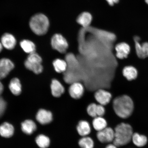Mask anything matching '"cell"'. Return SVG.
Instances as JSON below:
<instances>
[{
    "label": "cell",
    "mask_w": 148,
    "mask_h": 148,
    "mask_svg": "<svg viewBox=\"0 0 148 148\" xmlns=\"http://www.w3.org/2000/svg\"><path fill=\"white\" fill-rule=\"evenodd\" d=\"M113 107L116 115L123 119H127L132 115L134 110V103L130 97L124 95L114 100Z\"/></svg>",
    "instance_id": "obj_1"
},
{
    "label": "cell",
    "mask_w": 148,
    "mask_h": 148,
    "mask_svg": "<svg viewBox=\"0 0 148 148\" xmlns=\"http://www.w3.org/2000/svg\"><path fill=\"white\" fill-rule=\"evenodd\" d=\"M113 144L117 147L128 144L132 140L133 134L132 127L128 124L122 123L116 127Z\"/></svg>",
    "instance_id": "obj_2"
},
{
    "label": "cell",
    "mask_w": 148,
    "mask_h": 148,
    "mask_svg": "<svg viewBox=\"0 0 148 148\" xmlns=\"http://www.w3.org/2000/svg\"><path fill=\"white\" fill-rule=\"evenodd\" d=\"M49 21L47 16L42 14L35 15L31 18L29 25L33 32L38 36L46 34L49 27Z\"/></svg>",
    "instance_id": "obj_3"
},
{
    "label": "cell",
    "mask_w": 148,
    "mask_h": 148,
    "mask_svg": "<svg viewBox=\"0 0 148 148\" xmlns=\"http://www.w3.org/2000/svg\"><path fill=\"white\" fill-rule=\"evenodd\" d=\"M42 61L41 57L36 52L31 53L25 62V66L27 69L35 73L39 74L43 70Z\"/></svg>",
    "instance_id": "obj_4"
},
{
    "label": "cell",
    "mask_w": 148,
    "mask_h": 148,
    "mask_svg": "<svg viewBox=\"0 0 148 148\" xmlns=\"http://www.w3.org/2000/svg\"><path fill=\"white\" fill-rule=\"evenodd\" d=\"M51 44L53 49L61 53H65L68 47L66 39L60 34H55L53 36Z\"/></svg>",
    "instance_id": "obj_5"
},
{
    "label": "cell",
    "mask_w": 148,
    "mask_h": 148,
    "mask_svg": "<svg viewBox=\"0 0 148 148\" xmlns=\"http://www.w3.org/2000/svg\"><path fill=\"white\" fill-rule=\"evenodd\" d=\"M97 136L101 143H107L113 142L114 138V131L110 127H106L104 129L98 131Z\"/></svg>",
    "instance_id": "obj_6"
},
{
    "label": "cell",
    "mask_w": 148,
    "mask_h": 148,
    "mask_svg": "<svg viewBox=\"0 0 148 148\" xmlns=\"http://www.w3.org/2000/svg\"><path fill=\"white\" fill-rule=\"evenodd\" d=\"M14 68L13 63L9 59H1L0 60V79L6 77Z\"/></svg>",
    "instance_id": "obj_7"
},
{
    "label": "cell",
    "mask_w": 148,
    "mask_h": 148,
    "mask_svg": "<svg viewBox=\"0 0 148 148\" xmlns=\"http://www.w3.org/2000/svg\"><path fill=\"white\" fill-rule=\"evenodd\" d=\"M95 97L99 104L104 106L110 102L112 95L110 92L103 90L100 89L95 92Z\"/></svg>",
    "instance_id": "obj_8"
},
{
    "label": "cell",
    "mask_w": 148,
    "mask_h": 148,
    "mask_svg": "<svg viewBox=\"0 0 148 148\" xmlns=\"http://www.w3.org/2000/svg\"><path fill=\"white\" fill-rule=\"evenodd\" d=\"M84 88L83 85L79 82H74L70 86L69 92L71 97L74 99H80L84 93Z\"/></svg>",
    "instance_id": "obj_9"
},
{
    "label": "cell",
    "mask_w": 148,
    "mask_h": 148,
    "mask_svg": "<svg viewBox=\"0 0 148 148\" xmlns=\"http://www.w3.org/2000/svg\"><path fill=\"white\" fill-rule=\"evenodd\" d=\"M36 119L42 125L47 124L52 121V114L50 111L40 109L37 113Z\"/></svg>",
    "instance_id": "obj_10"
},
{
    "label": "cell",
    "mask_w": 148,
    "mask_h": 148,
    "mask_svg": "<svg viewBox=\"0 0 148 148\" xmlns=\"http://www.w3.org/2000/svg\"><path fill=\"white\" fill-rule=\"evenodd\" d=\"M116 56L120 59L127 58L130 51V46L125 42H121L116 45L115 47Z\"/></svg>",
    "instance_id": "obj_11"
},
{
    "label": "cell",
    "mask_w": 148,
    "mask_h": 148,
    "mask_svg": "<svg viewBox=\"0 0 148 148\" xmlns=\"http://www.w3.org/2000/svg\"><path fill=\"white\" fill-rule=\"evenodd\" d=\"M1 43L5 49L12 50L15 46L16 40L12 35L9 33H5L1 37Z\"/></svg>",
    "instance_id": "obj_12"
},
{
    "label": "cell",
    "mask_w": 148,
    "mask_h": 148,
    "mask_svg": "<svg viewBox=\"0 0 148 148\" xmlns=\"http://www.w3.org/2000/svg\"><path fill=\"white\" fill-rule=\"evenodd\" d=\"M135 49L137 55L140 59H144L148 57V42H144L142 44L139 41H134Z\"/></svg>",
    "instance_id": "obj_13"
},
{
    "label": "cell",
    "mask_w": 148,
    "mask_h": 148,
    "mask_svg": "<svg viewBox=\"0 0 148 148\" xmlns=\"http://www.w3.org/2000/svg\"><path fill=\"white\" fill-rule=\"evenodd\" d=\"M77 132L82 137L87 136L91 132V127L90 123L86 120H81L77 126Z\"/></svg>",
    "instance_id": "obj_14"
},
{
    "label": "cell",
    "mask_w": 148,
    "mask_h": 148,
    "mask_svg": "<svg viewBox=\"0 0 148 148\" xmlns=\"http://www.w3.org/2000/svg\"><path fill=\"white\" fill-rule=\"evenodd\" d=\"M51 89L52 94L56 97H60L64 92V86L56 79H53L52 81Z\"/></svg>",
    "instance_id": "obj_15"
},
{
    "label": "cell",
    "mask_w": 148,
    "mask_h": 148,
    "mask_svg": "<svg viewBox=\"0 0 148 148\" xmlns=\"http://www.w3.org/2000/svg\"><path fill=\"white\" fill-rule=\"evenodd\" d=\"M91 14L88 12H84L79 15L77 18V22L85 28L90 26L92 20Z\"/></svg>",
    "instance_id": "obj_16"
},
{
    "label": "cell",
    "mask_w": 148,
    "mask_h": 148,
    "mask_svg": "<svg viewBox=\"0 0 148 148\" xmlns=\"http://www.w3.org/2000/svg\"><path fill=\"white\" fill-rule=\"evenodd\" d=\"M14 129L10 124L5 123L0 125V135L5 138L11 137L14 134Z\"/></svg>",
    "instance_id": "obj_17"
},
{
    "label": "cell",
    "mask_w": 148,
    "mask_h": 148,
    "mask_svg": "<svg viewBox=\"0 0 148 148\" xmlns=\"http://www.w3.org/2000/svg\"><path fill=\"white\" fill-rule=\"evenodd\" d=\"M21 129L22 131L25 134L30 135L36 130V126L32 120H27L22 123Z\"/></svg>",
    "instance_id": "obj_18"
},
{
    "label": "cell",
    "mask_w": 148,
    "mask_h": 148,
    "mask_svg": "<svg viewBox=\"0 0 148 148\" xmlns=\"http://www.w3.org/2000/svg\"><path fill=\"white\" fill-rule=\"evenodd\" d=\"M123 72L124 76L129 81L134 80L137 77V70L134 66H125L124 68Z\"/></svg>",
    "instance_id": "obj_19"
},
{
    "label": "cell",
    "mask_w": 148,
    "mask_h": 148,
    "mask_svg": "<svg viewBox=\"0 0 148 148\" xmlns=\"http://www.w3.org/2000/svg\"><path fill=\"white\" fill-rule=\"evenodd\" d=\"M9 88L12 93L16 96H18L21 92V86L19 79L14 78L11 80L9 84Z\"/></svg>",
    "instance_id": "obj_20"
},
{
    "label": "cell",
    "mask_w": 148,
    "mask_h": 148,
    "mask_svg": "<svg viewBox=\"0 0 148 148\" xmlns=\"http://www.w3.org/2000/svg\"><path fill=\"white\" fill-rule=\"evenodd\" d=\"M92 125L94 129L98 132L106 128L107 123L106 120L103 116H97L94 118Z\"/></svg>",
    "instance_id": "obj_21"
},
{
    "label": "cell",
    "mask_w": 148,
    "mask_h": 148,
    "mask_svg": "<svg viewBox=\"0 0 148 148\" xmlns=\"http://www.w3.org/2000/svg\"><path fill=\"white\" fill-rule=\"evenodd\" d=\"M132 140L134 145L139 147H144L147 142V137L137 133L133 134Z\"/></svg>",
    "instance_id": "obj_22"
},
{
    "label": "cell",
    "mask_w": 148,
    "mask_h": 148,
    "mask_svg": "<svg viewBox=\"0 0 148 148\" xmlns=\"http://www.w3.org/2000/svg\"><path fill=\"white\" fill-rule=\"evenodd\" d=\"M20 44L23 51L26 53L31 54L36 51V46L30 40H24L20 42Z\"/></svg>",
    "instance_id": "obj_23"
},
{
    "label": "cell",
    "mask_w": 148,
    "mask_h": 148,
    "mask_svg": "<svg viewBox=\"0 0 148 148\" xmlns=\"http://www.w3.org/2000/svg\"><path fill=\"white\" fill-rule=\"evenodd\" d=\"M53 67L57 73H60L65 71L67 67V64L65 61L57 59L53 62Z\"/></svg>",
    "instance_id": "obj_24"
},
{
    "label": "cell",
    "mask_w": 148,
    "mask_h": 148,
    "mask_svg": "<svg viewBox=\"0 0 148 148\" xmlns=\"http://www.w3.org/2000/svg\"><path fill=\"white\" fill-rule=\"evenodd\" d=\"M78 144L81 148H93L94 147L93 140L88 136L82 137L79 140Z\"/></svg>",
    "instance_id": "obj_25"
},
{
    "label": "cell",
    "mask_w": 148,
    "mask_h": 148,
    "mask_svg": "<svg viewBox=\"0 0 148 148\" xmlns=\"http://www.w3.org/2000/svg\"><path fill=\"white\" fill-rule=\"evenodd\" d=\"M36 143L40 148H46L50 144L49 138L44 135H40L36 138Z\"/></svg>",
    "instance_id": "obj_26"
},
{
    "label": "cell",
    "mask_w": 148,
    "mask_h": 148,
    "mask_svg": "<svg viewBox=\"0 0 148 148\" xmlns=\"http://www.w3.org/2000/svg\"><path fill=\"white\" fill-rule=\"evenodd\" d=\"M97 105L95 103H92L89 105L87 108V112L88 115L92 117H97Z\"/></svg>",
    "instance_id": "obj_27"
},
{
    "label": "cell",
    "mask_w": 148,
    "mask_h": 148,
    "mask_svg": "<svg viewBox=\"0 0 148 148\" xmlns=\"http://www.w3.org/2000/svg\"><path fill=\"white\" fill-rule=\"evenodd\" d=\"M6 102L0 96V118L4 113L6 109Z\"/></svg>",
    "instance_id": "obj_28"
},
{
    "label": "cell",
    "mask_w": 148,
    "mask_h": 148,
    "mask_svg": "<svg viewBox=\"0 0 148 148\" xmlns=\"http://www.w3.org/2000/svg\"><path fill=\"white\" fill-rule=\"evenodd\" d=\"M105 110L103 105H97V116H103L105 114Z\"/></svg>",
    "instance_id": "obj_29"
},
{
    "label": "cell",
    "mask_w": 148,
    "mask_h": 148,
    "mask_svg": "<svg viewBox=\"0 0 148 148\" xmlns=\"http://www.w3.org/2000/svg\"><path fill=\"white\" fill-rule=\"evenodd\" d=\"M109 4L110 5H113L115 3H117L119 0H106Z\"/></svg>",
    "instance_id": "obj_30"
},
{
    "label": "cell",
    "mask_w": 148,
    "mask_h": 148,
    "mask_svg": "<svg viewBox=\"0 0 148 148\" xmlns=\"http://www.w3.org/2000/svg\"><path fill=\"white\" fill-rule=\"evenodd\" d=\"M117 147L113 144H108L105 148H117Z\"/></svg>",
    "instance_id": "obj_31"
},
{
    "label": "cell",
    "mask_w": 148,
    "mask_h": 148,
    "mask_svg": "<svg viewBox=\"0 0 148 148\" xmlns=\"http://www.w3.org/2000/svg\"><path fill=\"white\" fill-rule=\"evenodd\" d=\"M3 85L0 81V95H1L3 91Z\"/></svg>",
    "instance_id": "obj_32"
},
{
    "label": "cell",
    "mask_w": 148,
    "mask_h": 148,
    "mask_svg": "<svg viewBox=\"0 0 148 148\" xmlns=\"http://www.w3.org/2000/svg\"><path fill=\"white\" fill-rule=\"evenodd\" d=\"M3 46L2 44H1V42H0V53H1V51L2 50Z\"/></svg>",
    "instance_id": "obj_33"
},
{
    "label": "cell",
    "mask_w": 148,
    "mask_h": 148,
    "mask_svg": "<svg viewBox=\"0 0 148 148\" xmlns=\"http://www.w3.org/2000/svg\"><path fill=\"white\" fill-rule=\"evenodd\" d=\"M145 1L146 3L148 5V0H145Z\"/></svg>",
    "instance_id": "obj_34"
}]
</instances>
